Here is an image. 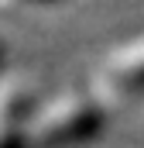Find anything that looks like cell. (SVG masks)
Instances as JSON below:
<instances>
[{
  "mask_svg": "<svg viewBox=\"0 0 144 148\" xmlns=\"http://www.w3.org/2000/svg\"><path fill=\"white\" fill-rule=\"evenodd\" d=\"M45 3H55V0H0L3 10H35V7H45Z\"/></svg>",
  "mask_w": 144,
  "mask_h": 148,
  "instance_id": "obj_3",
  "label": "cell"
},
{
  "mask_svg": "<svg viewBox=\"0 0 144 148\" xmlns=\"http://www.w3.org/2000/svg\"><path fill=\"white\" fill-rule=\"evenodd\" d=\"M0 55H3V41H0Z\"/></svg>",
  "mask_w": 144,
  "mask_h": 148,
  "instance_id": "obj_4",
  "label": "cell"
},
{
  "mask_svg": "<svg viewBox=\"0 0 144 148\" xmlns=\"http://www.w3.org/2000/svg\"><path fill=\"white\" fill-rule=\"evenodd\" d=\"M103 127V107L93 93L72 90L31 117L28 148H75Z\"/></svg>",
  "mask_w": 144,
  "mask_h": 148,
  "instance_id": "obj_1",
  "label": "cell"
},
{
  "mask_svg": "<svg viewBox=\"0 0 144 148\" xmlns=\"http://www.w3.org/2000/svg\"><path fill=\"white\" fill-rule=\"evenodd\" d=\"M103 86L120 100L144 97V45H134L110 59L103 69Z\"/></svg>",
  "mask_w": 144,
  "mask_h": 148,
  "instance_id": "obj_2",
  "label": "cell"
}]
</instances>
